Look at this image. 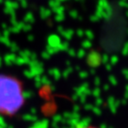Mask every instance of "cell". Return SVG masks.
Listing matches in <instances>:
<instances>
[{
  "mask_svg": "<svg viewBox=\"0 0 128 128\" xmlns=\"http://www.w3.org/2000/svg\"><path fill=\"white\" fill-rule=\"evenodd\" d=\"M82 128H97V127H94V126H86V127H82Z\"/></svg>",
  "mask_w": 128,
  "mask_h": 128,
  "instance_id": "cell-2",
  "label": "cell"
},
{
  "mask_svg": "<svg viewBox=\"0 0 128 128\" xmlns=\"http://www.w3.org/2000/svg\"><path fill=\"white\" fill-rule=\"evenodd\" d=\"M24 102L22 83L8 75H0V113L12 116L18 112Z\"/></svg>",
  "mask_w": 128,
  "mask_h": 128,
  "instance_id": "cell-1",
  "label": "cell"
}]
</instances>
